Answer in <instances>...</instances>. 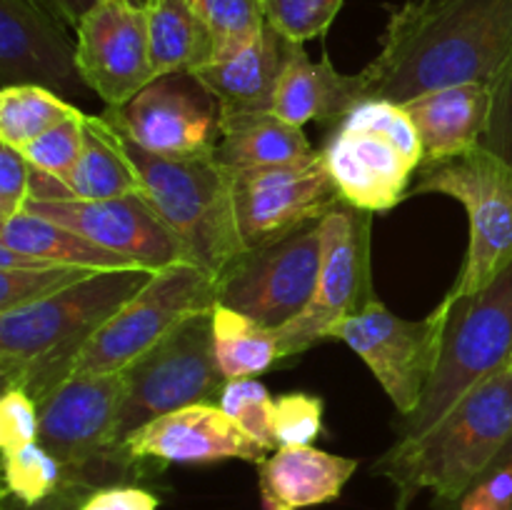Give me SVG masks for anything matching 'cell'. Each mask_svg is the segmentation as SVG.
<instances>
[{
  "instance_id": "cell-29",
  "label": "cell",
  "mask_w": 512,
  "mask_h": 510,
  "mask_svg": "<svg viewBox=\"0 0 512 510\" xmlns=\"http://www.w3.org/2000/svg\"><path fill=\"white\" fill-rule=\"evenodd\" d=\"M83 110L40 85H8L0 90V143L23 148L60 120Z\"/></svg>"
},
{
  "instance_id": "cell-20",
  "label": "cell",
  "mask_w": 512,
  "mask_h": 510,
  "mask_svg": "<svg viewBox=\"0 0 512 510\" xmlns=\"http://www.w3.org/2000/svg\"><path fill=\"white\" fill-rule=\"evenodd\" d=\"M290 40L265 25L258 40L225 58H213L190 75L218 100L220 118L273 113Z\"/></svg>"
},
{
  "instance_id": "cell-26",
  "label": "cell",
  "mask_w": 512,
  "mask_h": 510,
  "mask_svg": "<svg viewBox=\"0 0 512 510\" xmlns=\"http://www.w3.org/2000/svg\"><path fill=\"white\" fill-rule=\"evenodd\" d=\"M68 198L110 200L143 190L135 163L120 133L105 115L85 118V143L73 175L65 183Z\"/></svg>"
},
{
  "instance_id": "cell-21",
  "label": "cell",
  "mask_w": 512,
  "mask_h": 510,
  "mask_svg": "<svg viewBox=\"0 0 512 510\" xmlns=\"http://www.w3.org/2000/svg\"><path fill=\"white\" fill-rule=\"evenodd\" d=\"M490 103L493 88L488 83L450 85L405 103L423 140V163H438L478 148L488 128Z\"/></svg>"
},
{
  "instance_id": "cell-1",
  "label": "cell",
  "mask_w": 512,
  "mask_h": 510,
  "mask_svg": "<svg viewBox=\"0 0 512 510\" xmlns=\"http://www.w3.org/2000/svg\"><path fill=\"white\" fill-rule=\"evenodd\" d=\"M510 60L512 0H405L360 70L363 100L405 105L450 85H493Z\"/></svg>"
},
{
  "instance_id": "cell-43",
  "label": "cell",
  "mask_w": 512,
  "mask_h": 510,
  "mask_svg": "<svg viewBox=\"0 0 512 510\" xmlns=\"http://www.w3.org/2000/svg\"><path fill=\"white\" fill-rule=\"evenodd\" d=\"M40 3H43L55 18L63 20L65 25L78 28L80 20L85 18V13H88L90 8H95L100 0H40Z\"/></svg>"
},
{
  "instance_id": "cell-19",
  "label": "cell",
  "mask_w": 512,
  "mask_h": 510,
  "mask_svg": "<svg viewBox=\"0 0 512 510\" xmlns=\"http://www.w3.org/2000/svg\"><path fill=\"white\" fill-rule=\"evenodd\" d=\"M345 203L368 213H383L408 198L415 165L380 133L335 125L320 148Z\"/></svg>"
},
{
  "instance_id": "cell-31",
  "label": "cell",
  "mask_w": 512,
  "mask_h": 510,
  "mask_svg": "<svg viewBox=\"0 0 512 510\" xmlns=\"http://www.w3.org/2000/svg\"><path fill=\"white\" fill-rule=\"evenodd\" d=\"M213 40V58H225L260 38L265 20V0H193Z\"/></svg>"
},
{
  "instance_id": "cell-33",
  "label": "cell",
  "mask_w": 512,
  "mask_h": 510,
  "mask_svg": "<svg viewBox=\"0 0 512 510\" xmlns=\"http://www.w3.org/2000/svg\"><path fill=\"white\" fill-rule=\"evenodd\" d=\"M85 118H88L85 113L70 115L18 150L35 170L53 175L65 185L83 153Z\"/></svg>"
},
{
  "instance_id": "cell-3",
  "label": "cell",
  "mask_w": 512,
  "mask_h": 510,
  "mask_svg": "<svg viewBox=\"0 0 512 510\" xmlns=\"http://www.w3.org/2000/svg\"><path fill=\"white\" fill-rule=\"evenodd\" d=\"M512 435V365L475 385L440 423L398 443L375 463L395 488V510H408L420 490L458 505L495 463Z\"/></svg>"
},
{
  "instance_id": "cell-9",
  "label": "cell",
  "mask_w": 512,
  "mask_h": 510,
  "mask_svg": "<svg viewBox=\"0 0 512 510\" xmlns=\"http://www.w3.org/2000/svg\"><path fill=\"white\" fill-rule=\"evenodd\" d=\"M448 315L443 305L423 320L395 315L378 298L335 325L330 338L343 340L370 368L403 418L413 415L433 378L443 348Z\"/></svg>"
},
{
  "instance_id": "cell-27",
  "label": "cell",
  "mask_w": 512,
  "mask_h": 510,
  "mask_svg": "<svg viewBox=\"0 0 512 510\" xmlns=\"http://www.w3.org/2000/svg\"><path fill=\"white\" fill-rule=\"evenodd\" d=\"M155 78L193 73L213 60V40L193 0H145Z\"/></svg>"
},
{
  "instance_id": "cell-38",
  "label": "cell",
  "mask_w": 512,
  "mask_h": 510,
  "mask_svg": "<svg viewBox=\"0 0 512 510\" xmlns=\"http://www.w3.org/2000/svg\"><path fill=\"white\" fill-rule=\"evenodd\" d=\"M40 440L38 403L23 388L3 390L0 398V448L3 453Z\"/></svg>"
},
{
  "instance_id": "cell-35",
  "label": "cell",
  "mask_w": 512,
  "mask_h": 510,
  "mask_svg": "<svg viewBox=\"0 0 512 510\" xmlns=\"http://www.w3.org/2000/svg\"><path fill=\"white\" fill-rule=\"evenodd\" d=\"M218 405L250 435L258 440L268 453L278 450L273 435V410L275 398L260 380L238 378L225 380L223 393H220Z\"/></svg>"
},
{
  "instance_id": "cell-14",
  "label": "cell",
  "mask_w": 512,
  "mask_h": 510,
  "mask_svg": "<svg viewBox=\"0 0 512 510\" xmlns=\"http://www.w3.org/2000/svg\"><path fill=\"white\" fill-rule=\"evenodd\" d=\"M75 30L80 75L108 108H123L155 80L145 3L100 0Z\"/></svg>"
},
{
  "instance_id": "cell-13",
  "label": "cell",
  "mask_w": 512,
  "mask_h": 510,
  "mask_svg": "<svg viewBox=\"0 0 512 510\" xmlns=\"http://www.w3.org/2000/svg\"><path fill=\"white\" fill-rule=\"evenodd\" d=\"M103 115L135 145L168 158L215 153L220 140L218 100L190 73L160 75L128 105Z\"/></svg>"
},
{
  "instance_id": "cell-4",
  "label": "cell",
  "mask_w": 512,
  "mask_h": 510,
  "mask_svg": "<svg viewBox=\"0 0 512 510\" xmlns=\"http://www.w3.org/2000/svg\"><path fill=\"white\" fill-rule=\"evenodd\" d=\"M118 133L138 168L140 193L183 245L185 260L218 280L245 253L235 218L233 170L215 153L168 158L143 150L123 130Z\"/></svg>"
},
{
  "instance_id": "cell-28",
  "label": "cell",
  "mask_w": 512,
  "mask_h": 510,
  "mask_svg": "<svg viewBox=\"0 0 512 510\" xmlns=\"http://www.w3.org/2000/svg\"><path fill=\"white\" fill-rule=\"evenodd\" d=\"M213 353L225 380L253 378L283 360L278 330L220 303L213 308Z\"/></svg>"
},
{
  "instance_id": "cell-34",
  "label": "cell",
  "mask_w": 512,
  "mask_h": 510,
  "mask_svg": "<svg viewBox=\"0 0 512 510\" xmlns=\"http://www.w3.org/2000/svg\"><path fill=\"white\" fill-rule=\"evenodd\" d=\"M98 270L73 268V265H45V268L0 270V313L40 303L60 293L68 285L88 278Z\"/></svg>"
},
{
  "instance_id": "cell-36",
  "label": "cell",
  "mask_w": 512,
  "mask_h": 510,
  "mask_svg": "<svg viewBox=\"0 0 512 510\" xmlns=\"http://www.w3.org/2000/svg\"><path fill=\"white\" fill-rule=\"evenodd\" d=\"M345 0H265V20L290 43H308L328 33Z\"/></svg>"
},
{
  "instance_id": "cell-6",
  "label": "cell",
  "mask_w": 512,
  "mask_h": 510,
  "mask_svg": "<svg viewBox=\"0 0 512 510\" xmlns=\"http://www.w3.org/2000/svg\"><path fill=\"white\" fill-rule=\"evenodd\" d=\"M512 365V263L488 288L450 308L438 368L400 438H418L443 420L475 385Z\"/></svg>"
},
{
  "instance_id": "cell-37",
  "label": "cell",
  "mask_w": 512,
  "mask_h": 510,
  "mask_svg": "<svg viewBox=\"0 0 512 510\" xmlns=\"http://www.w3.org/2000/svg\"><path fill=\"white\" fill-rule=\"evenodd\" d=\"M323 398L310 393H285L275 398L273 435L278 448L313 445L323 433Z\"/></svg>"
},
{
  "instance_id": "cell-41",
  "label": "cell",
  "mask_w": 512,
  "mask_h": 510,
  "mask_svg": "<svg viewBox=\"0 0 512 510\" xmlns=\"http://www.w3.org/2000/svg\"><path fill=\"white\" fill-rule=\"evenodd\" d=\"M458 510H512V468H493L460 498Z\"/></svg>"
},
{
  "instance_id": "cell-18",
  "label": "cell",
  "mask_w": 512,
  "mask_h": 510,
  "mask_svg": "<svg viewBox=\"0 0 512 510\" xmlns=\"http://www.w3.org/2000/svg\"><path fill=\"white\" fill-rule=\"evenodd\" d=\"M128 460L200 465L220 460L263 463L268 450L250 438L218 403H195L140 425L118 445Z\"/></svg>"
},
{
  "instance_id": "cell-2",
  "label": "cell",
  "mask_w": 512,
  "mask_h": 510,
  "mask_svg": "<svg viewBox=\"0 0 512 510\" xmlns=\"http://www.w3.org/2000/svg\"><path fill=\"white\" fill-rule=\"evenodd\" d=\"M153 270H98L60 293L0 313L3 390L23 388L35 403L73 375L95 333L145 288Z\"/></svg>"
},
{
  "instance_id": "cell-8",
  "label": "cell",
  "mask_w": 512,
  "mask_h": 510,
  "mask_svg": "<svg viewBox=\"0 0 512 510\" xmlns=\"http://www.w3.org/2000/svg\"><path fill=\"white\" fill-rule=\"evenodd\" d=\"M123 373L118 445L160 415L195 403H218L225 378L213 353V310L185 320Z\"/></svg>"
},
{
  "instance_id": "cell-11",
  "label": "cell",
  "mask_w": 512,
  "mask_h": 510,
  "mask_svg": "<svg viewBox=\"0 0 512 510\" xmlns=\"http://www.w3.org/2000/svg\"><path fill=\"white\" fill-rule=\"evenodd\" d=\"M370 223L373 213L345 200L323 218L320 283L308 310L278 330L283 358H293L328 340L335 325L375 298L370 280Z\"/></svg>"
},
{
  "instance_id": "cell-30",
  "label": "cell",
  "mask_w": 512,
  "mask_h": 510,
  "mask_svg": "<svg viewBox=\"0 0 512 510\" xmlns=\"http://www.w3.org/2000/svg\"><path fill=\"white\" fill-rule=\"evenodd\" d=\"M5 495L18 500L23 508H35L60 493L68 480L80 478L70 473L43 443H30L3 453Z\"/></svg>"
},
{
  "instance_id": "cell-22",
  "label": "cell",
  "mask_w": 512,
  "mask_h": 510,
  "mask_svg": "<svg viewBox=\"0 0 512 510\" xmlns=\"http://www.w3.org/2000/svg\"><path fill=\"white\" fill-rule=\"evenodd\" d=\"M360 100H363L360 73L343 75L335 70L328 55H323L320 63H313L303 45H290L275 93V115L300 128L313 120L338 125Z\"/></svg>"
},
{
  "instance_id": "cell-40",
  "label": "cell",
  "mask_w": 512,
  "mask_h": 510,
  "mask_svg": "<svg viewBox=\"0 0 512 510\" xmlns=\"http://www.w3.org/2000/svg\"><path fill=\"white\" fill-rule=\"evenodd\" d=\"M30 175L33 168L13 145L0 143V223L25 210L30 198Z\"/></svg>"
},
{
  "instance_id": "cell-39",
  "label": "cell",
  "mask_w": 512,
  "mask_h": 510,
  "mask_svg": "<svg viewBox=\"0 0 512 510\" xmlns=\"http://www.w3.org/2000/svg\"><path fill=\"white\" fill-rule=\"evenodd\" d=\"M490 88H493V103L480 145L512 165V60Z\"/></svg>"
},
{
  "instance_id": "cell-16",
  "label": "cell",
  "mask_w": 512,
  "mask_h": 510,
  "mask_svg": "<svg viewBox=\"0 0 512 510\" xmlns=\"http://www.w3.org/2000/svg\"><path fill=\"white\" fill-rule=\"evenodd\" d=\"M25 210L85 235L113 253L133 258L148 270H163L185 260L183 245L158 218L143 193L110 200L28 198Z\"/></svg>"
},
{
  "instance_id": "cell-15",
  "label": "cell",
  "mask_w": 512,
  "mask_h": 510,
  "mask_svg": "<svg viewBox=\"0 0 512 510\" xmlns=\"http://www.w3.org/2000/svg\"><path fill=\"white\" fill-rule=\"evenodd\" d=\"M125 373L70 375L38 403L40 443L70 470L118 450V420Z\"/></svg>"
},
{
  "instance_id": "cell-24",
  "label": "cell",
  "mask_w": 512,
  "mask_h": 510,
  "mask_svg": "<svg viewBox=\"0 0 512 510\" xmlns=\"http://www.w3.org/2000/svg\"><path fill=\"white\" fill-rule=\"evenodd\" d=\"M318 150L310 145L300 125L275 113L220 118V140L215 155L230 170L270 168L308 160Z\"/></svg>"
},
{
  "instance_id": "cell-42",
  "label": "cell",
  "mask_w": 512,
  "mask_h": 510,
  "mask_svg": "<svg viewBox=\"0 0 512 510\" xmlns=\"http://www.w3.org/2000/svg\"><path fill=\"white\" fill-rule=\"evenodd\" d=\"M160 500L138 485H108L85 495L78 510H158Z\"/></svg>"
},
{
  "instance_id": "cell-23",
  "label": "cell",
  "mask_w": 512,
  "mask_h": 510,
  "mask_svg": "<svg viewBox=\"0 0 512 510\" xmlns=\"http://www.w3.org/2000/svg\"><path fill=\"white\" fill-rule=\"evenodd\" d=\"M355 470V458L325 453L313 445L278 448L260 463V498L275 500L288 510L333 503Z\"/></svg>"
},
{
  "instance_id": "cell-25",
  "label": "cell",
  "mask_w": 512,
  "mask_h": 510,
  "mask_svg": "<svg viewBox=\"0 0 512 510\" xmlns=\"http://www.w3.org/2000/svg\"><path fill=\"white\" fill-rule=\"evenodd\" d=\"M0 245L15 253L33 255L53 265H73L88 270H140L143 265L133 258L113 253L103 245L93 243L85 235L53 223L43 215L20 210L10 220L0 223ZM148 270V268H145Z\"/></svg>"
},
{
  "instance_id": "cell-44",
  "label": "cell",
  "mask_w": 512,
  "mask_h": 510,
  "mask_svg": "<svg viewBox=\"0 0 512 510\" xmlns=\"http://www.w3.org/2000/svg\"><path fill=\"white\" fill-rule=\"evenodd\" d=\"M505 465H508V468H512V435H510L508 443H505V448L500 450L498 458H495V463L490 465L488 470H493V468H505ZM488 470H485V473H488Z\"/></svg>"
},
{
  "instance_id": "cell-32",
  "label": "cell",
  "mask_w": 512,
  "mask_h": 510,
  "mask_svg": "<svg viewBox=\"0 0 512 510\" xmlns=\"http://www.w3.org/2000/svg\"><path fill=\"white\" fill-rule=\"evenodd\" d=\"M338 125L385 135V138L393 140V143L403 150V155L415 165V168L423 165V140H420L418 128H415L413 118H410V113L405 110V105L390 103V100L365 98L360 100L353 110H348V115H345ZM415 173H418V170H415Z\"/></svg>"
},
{
  "instance_id": "cell-17",
  "label": "cell",
  "mask_w": 512,
  "mask_h": 510,
  "mask_svg": "<svg viewBox=\"0 0 512 510\" xmlns=\"http://www.w3.org/2000/svg\"><path fill=\"white\" fill-rule=\"evenodd\" d=\"M40 0H0V80L40 85L68 98L93 90L78 68V45Z\"/></svg>"
},
{
  "instance_id": "cell-5",
  "label": "cell",
  "mask_w": 512,
  "mask_h": 510,
  "mask_svg": "<svg viewBox=\"0 0 512 510\" xmlns=\"http://www.w3.org/2000/svg\"><path fill=\"white\" fill-rule=\"evenodd\" d=\"M415 175L418 183L408 195H448L468 213V255L453 288L440 300L450 310L458 300L488 288L512 263V165L478 145L455 158L423 163Z\"/></svg>"
},
{
  "instance_id": "cell-7",
  "label": "cell",
  "mask_w": 512,
  "mask_h": 510,
  "mask_svg": "<svg viewBox=\"0 0 512 510\" xmlns=\"http://www.w3.org/2000/svg\"><path fill=\"white\" fill-rule=\"evenodd\" d=\"M215 303L218 280L198 265L175 263L155 270L145 288L90 338L73 375L128 370L185 320L213 310Z\"/></svg>"
},
{
  "instance_id": "cell-12",
  "label": "cell",
  "mask_w": 512,
  "mask_h": 510,
  "mask_svg": "<svg viewBox=\"0 0 512 510\" xmlns=\"http://www.w3.org/2000/svg\"><path fill=\"white\" fill-rule=\"evenodd\" d=\"M233 200L245 250H255L323 220L343 198L318 150L300 163L233 170Z\"/></svg>"
},
{
  "instance_id": "cell-10",
  "label": "cell",
  "mask_w": 512,
  "mask_h": 510,
  "mask_svg": "<svg viewBox=\"0 0 512 510\" xmlns=\"http://www.w3.org/2000/svg\"><path fill=\"white\" fill-rule=\"evenodd\" d=\"M323 250V220L265 248L245 250L218 278V303L265 328H285L313 303Z\"/></svg>"
}]
</instances>
